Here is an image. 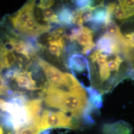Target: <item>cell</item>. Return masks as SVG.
I'll use <instances>...</instances> for the list:
<instances>
[{
    "label": "cell",
    "mask_w": 134,
    "mask_h": 134,
    "mask_svg": "<svg viewBox=\"0 0 134 134\" xmlns=\"http://www.w3.org/2000/svg\"><path fill=\"white\" fill-rule=\"evenodd\" d=\"M79 124L62 111L44 110L40 118L41 132L50 128L77 129Z\"/></svg>",
    "instance_id": "3"
},
{
    "label": "cell",
    "mask_w": 134,
    "mask_h": 134,
    "mask_svg": "<svg viewBox=\"0 0 134 134\" xmlns=\"http://www.w3.org/2000/svg\"><path fill=\"white\" fill-rule=\"evenodd\" d=\"M68 66L72 71L74 76L76 74H80L85 71L91 75L88 60L80 54H71L68 58Z\"/></svg>",
    "instance_id": "7"
},
{
    "label": "cell",
    "mask_w": 134,
    "mask_h": 134,
    "mask_svg": "<svg viewBox=\"0 0 134 134\" xmlns=\"http://www.w3.org/2000/svg\"><path fill=\"white\" fill-rule=\"evenodd\" d=\"M133 44L132 47H128L126 59L129 65V77L134 80V44Z\"/></svg>",
    "instance_id": "16"
},
{
    "label": "cell",
    "mask_w": 134,
    "mask_h": 134,
    "mask_svg": "<svg viewBox=\"0 0 134 134\" xmlns=\"http://www.w3.org/2000/svg\"><path fill=\"white\" fill-rule=\"evenodd\" d=\"M131 128L124 122L105 125L103 131L105 134H130Z\"/></svg>",
    "instance_id": "10"
},
{
    "label": "cell",
    "mask_w": 134,
    "mask_h": 134,
    "mask_svg": "<svg viewBox=\"0 0 134 134\" xmlns=\"http://www.w3.org/2000/svg\"><path fill=\"white\" fill-rule=\"evenodd\" d=\"M95 7H90L86 8L77 10L76 14V24L79 26H82L86 23L91 22L93 19V12L96 9Z\"/></svg>",
    "instance_id": "12"
},
{
    "label": "cell",
    "mask_w": 134,
    "mask_h": 134,
    "mask_svg": "<svg viewBox=\"0 0 134 134\" xmlns=\"http://www.w3.org/2000/svg\"><path fill=\"white\" fill-rule=\"evenodd\" d=\"M74 4L77 7V10L92 7V4L93 3V1L89 0H79L74 1Z\"/></svg>",
    "instance_id": "17"
},
{
    "label": "cell",
    "mask_w": 134,
    "mask_h": 134,
    "mask_svg": "<svg viewBox=\"0 0 134 134\" xmlns=\"http://www.w3.org/2000/svg\"><path fill=\"white\" fill-rule=\"evenodd\" d=\"M44 101L49 107L70 113L76 119L83 116L88 104L86 91L82 86L70 91L50 87L46 92Z\"/></svg>",
    "instance_id": "1"
},
{
    "label": "cell",
    "mask_w": 134,
    "mask_h": 134,
    "mask_svg": "<svg viewBox=\"0 0 134 134\" xmlns=\"http://www.w3.org/2000/svg\"><path fill=\"white\" fill-rule=\"evenodd\" d=\"M35 8V1H29L15 14L9 16L12 26L20 34L29 20L34 16Z\"/></svg>",
    "instance_id": "4"
},
{
    "label": "cell",
    "mask_w": 134,
    "mask_h": 134,
    "mask_svg": "<svg viewBox=\"0 0 134 134\" xmlns=\"http://www.w3.org/2000/svg\"><path fill=\"white\" fill-rule=\"evenodd\" d=\"M40 132V123L30 125L15 131L16 134H39Z\"/></svg>",
    "instance_id": "15"
},
{
    "label": "cell",
    "mask_w": 134,
    "mask_h": 134,
    "mask_svg": "<svg viewBox=\"0 0 134 134\" xmlns=\"http://www.w3.org/2000/svg\"><path fill=\"white\" fill-rule=\"evenodd\" d=\"M106 34L115 37L119 41H121L125 38L124 35L122 32L119 27L113 19H111L106 23Z\"/></svg>",
    "instance_id": "13"
},
{
    "label": "cell",
    "mask_w": 134,
    "mask_h": 134,
    "mask_svg": "<svg viewBox=\"0 0 134 134\" xmlns=\"http://www.w3.org/2000/svg\"><path fill=\"white\" fill-rule=\"evenodd\" d=\"M77 10L67 5L62 6L57 12L58 19L61 26H72L76 24Z\"/></svg>",
    "instance_id": "8"
},
{
    "label": "cell",
    "mask_w": 134,
    "mask_h": 134,
    "mask_svg": "<svg viewBox=\"0 0 134 134\" xmlns=\"http://www.w3.org/2000/svg\"><path fill=\"white\" fill-rule=\"evenodd\" d=\"M112 17L122 22L134 19V0L118 1L113 12Z\"/></svg>",
    "instance_id": "6"
},
{
    "label": "cell",
    "mask_w": 134,
    "mask_h": 134,
    "mask_svg": "<svg viewBox=\"0 0 134 134\" xmlns=\"http://www.w3.org/2000/svg\"><path fill=\"white\" fill-rule=\"evenodd\" d=\"M107 19V10L106 6L103 4L96 6L93 12V19L90 22L91 28L94 30L100 29L101 26L105 24Z\"/></svg>",
    "instance_id": "9"
},
{
    "label": "cell",
    "mask_w": 134,
    "mask_h": 134,
    "mask_svg": "<svg viewBox=\"0 0 134 134\" xmlns=\"http://www.w3.org/2000/svg\"><path fill=\"white\" fill-rule=\"evenodd\" d=\"M0 134H4V130L3 128L0 126Z\"/></svg>",
    "instance_id": "19"
},
{
    "label": "cell",
    "mask_w": 134,
    "mask_h": 134,
    "mask_svg": "<svg viewBox=\"0 0 134 134\" xmlns=\"http://www.w3.org/2000/svg\"><path fill=\"white\" fill-rule=\"evenodd\" d=\"M36 59L39 66L43 70L49 85L65 91H70L81 86L74 75L63 72L41 58L36 56Z\"/></svg>",
    "instance_id": "2"
},
{
    "label": "cell",
    "mask_w": 134,
    "mask_h": 134,
    "mask_svg": "<svg viewBox=\"0 0 134 134\" xmlns=\"http://www.w3.org/2000/svg\"><path fill=\"white\" fill-rule=\"evenodd\" d=\"M93 32L91 29L86 26H81L77 35V42L83 48L92 45L95 43L92 41Z\"/></svg>",
    "instance_id": "11"
},
{
    "label": "cell",
    "mask_w": 134,
    "mask_h": 134,
    "mask_svg": "<svg viewBox=\"0 0 134 134\" xmlns=\"http://www.w3.org/2000/svg\"><path fill=\"white\" fill-rule=\"evenodd\" d=\"M55 3L54 1H41L37 5V7L40 9H44L46 8H50Z\"/></svg>",
    "instance_id": "18"
},
{
    "label": "cell",
    "mask_w": 134,
    "mask_h": 134,
    "mask_svg": "<svg viewBox=\"0 0 134 134\" xmlns=\"http://www.w3.org/2000/svg\"><path fill=\"white\" fill-rule=\"evenodd\" d=\"M96 48V50L107 55L123 54L121 45L118 40L106 33L98 39Z\"/></svg>",
    "instance_id": "5"
},
{
    "label": "cell",
    "mask_w": 134,
    "mask_h": 134,
    "mask_svg": "<svg viewBox=\"0 0 134 134\" xmlns=\"http://www.w3.org/2000/svg\"><path fill=\"white\" fill-rule=\"evenodd\" d=\"M85 89L88 93V102L96 108H100L102 105V99L100 93L92 87H86Z\"/></svg>",
    "instance_id": "14"
}]
</instances>
